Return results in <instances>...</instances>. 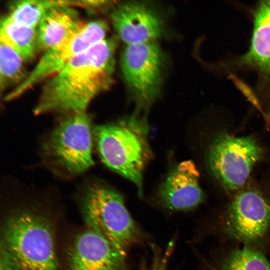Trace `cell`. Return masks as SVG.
Listing matches in <instances>:
<instances>
[{
  "mask_svg": "<svg viewBox=\"0 0 270 270\" xmlns=\"http://www.w3.org/2000/svg\"><path fill=\"white\" fill-rule=\"evenodd\" d=\"M112 24L126 45L154 42L162 33V24L156 14L138 2L117 5L111 13Z\"/></svg>",
  "mask_w": 270,
  "mask_h": 270,
  "instance_id": "cell-13",
  "label": "cell"
},
{
  "mask_svg": "<svg viewBox=\"0 0 270 270\" xmlns=\"http://www.w3.org/2000/svg\"><path fill=\"white\" fill-rule=\"evenodd\" d=\"M116 46L114 40L105 38L48 78L34 113L86 112L92 100L112 84Z\"/></svg>",
  "mask_w": 270,
  "mask_h": 270,
  "instance_id": "cell-1",
  "label": "cell"
},
{
  "mask_svg": "<svg viewBox=\"0 0 270 270\" xmlns=\"http://www.w3.org/2000/svg\"><path fill=\"white\" fill-rule=\"evenodd\" d=\"M174 243L171 242L168 245L165 252L158 250L156 246H152L153 255L148 264H144L142 270H168V261L173 248Z\"/></svg>",
  "mask_w": 270,
  "mask_h": 270,
  "instance_id": "cell-19",
  "label": "cell"
},
{
  "mask_svg": "<svg viewBox=\"0 0 270 270\" xmlns=\"http://www.w3.org/2000/svg\"><path fill=\"white\" fill-rule=\"evenodd\" d=\"M72 0H52L38 28V48L44 51L62 42L84 24Z\"/></svg>",
  "mask_w": 270,
  "mask_h": 270,
  "instance_id": "cell-14",
  "label": "cell"
},
{
  "mask_svg": "<svg viewBox=\"0 0 270 270\" xmlns=\"http://www.w3.org/2000/svg\"><path fill=\"white\" fill-rule=\"evenodd\" d=\"M162 60L155 42L126 45L122 53V76L138 110H148L160 92Z\"/></svg>",
  "mask_w": 270,
  "mask_h": 270,
  "instance_id": "cell-10",
  "label": "cell"
},
{
  "mask_svg": "<svg viewBox=\"0 0 270 270\" xmlns=\"http://www.w3.org/2000/svg\"><path fill=\"white\" fill-rule=\"evenodd\" d=\"M81 202L89 229L105 238L124 256L141 240V232L123 196L115 190L104 184H90L84 188Z\"/></svg>",
  "mask_w": 270,
  "mask_h": 270,
  "instance_id": "cell-4",
  "label": "cell"
},
{
  "mask_svg": "<svg viewBox=\"0 0 270 270\" xmlns=\"http://www.w3.org/2000/svg\"><path fill=\"white\" fill-rule=\"evenodd\" d=\"M21 57L12 48L0 44V86L4 90L12 85L17 86L26 78L28 74L23 65ZM14 87V88H15Z\"/></svg>",
  "mask_w": 270,
  "mask_h": 270,
  "instance_id": "cell-17",
  "label": "cell"
},
{
  "mask_svg": "<svg viewBox=\"0 0 270 270\" xmlns=\"http://www.w3.org/2000/svg\"><path fill=\"white\" fill-rule=\"evenodd\" d=\"M52 6V0H22L12 2L8 15L14 22L36 28L46 11Z\"/></svg>",
  "mask_w": 270,
  "mask_h": 270,
  "instance_id": "cell-18",
  "label": "cell"
},
{
  "mask_svg": "<svg viewBox=\"0 0 270 270\" xmlns=\"http://www.w3.org/2000/svg\"><path fill=\"white\" fill-rule=\"evenodd\" d=\"M222 65L253 76L254 84L246 96L256 108L258 97L270 98V0H261L256 5L248 50Z\"/></svg>",
  "mask_w": 270,
  "mask_h": 270,
  "instance_id": "cell-9",
  "label": "cell"
},
{
  "mask_svg": "<svg viewBox=\"0 0 270 270\" xmlns=\"http://www.w3.org/2000/svg\"><path fill=\"white\" fill-rule=\"evenodd\" d=\"M124 256L103 236L88 229L76 238L70 252V270H128Z\"/></svg>",
  "mask_w": 270,
  "mask_h": 270,
  "instance_id": "cell-12",
  "label": "cell"
},
{
  "mask_svg": "<svg viewBox=\"0 0 270 270\" xmlns=\"http://www.w3.org/2000/svg\"><path fill=\"white\" fill-rule=\"evenodd\" d=\"M0 270H18L4 251L1 254Z\"/></svg>",
  "mask_w": 270,
  "mask_h": 270,
  "instance_id": "cell-20",
  "label": "cell"
},
{
  "mask_svg": "<svg viewBox=\"0 0 270 270\" xmlns=\"http://www.w3.org/2000/svg\"><path fill=\"white\" fill-rule=\"evenodd\" d=\"M42 144L45 158L54 168L70 175L92 166V132L86 112L65 114Z\"/></svg>",
  "mask_w": 270,
  "mask_h": 270,
  "instance_id": "cell-5",
  "label": "cell"
},
{
  "mask_svg": "<svg viewBox=\"0 0 270 270\" xmlns=\"http://www.w3.org/2000/svg\"><path fill=\"white\" fill-rule=\"evenodd\" d=\"M262 150L252 136L236 137L222 134L216 138L208 151L210 170L228 190L240 188L247 181Z\"/></svg>",
  "mask_w": 270,
  "mask_h": 270,
  "instance_id": "cell-7",
  "label": "cell"
},
{
  "mask_svg": "<svg viewBox=\"0 0 270 270\" xmlns=\"http://www.w3.org/2000/svg\"><path fill=\"white\" fill-rule=\"evenodd\" d=\"M218 228L224 236L256 248L270 234V202L254 190L238 192L220 216Z\"/></svg>",
  "mask_w": 270,
  "mask_h": 270,
  "instance_id": "cell-6",
  "label": "cell"
},
{
  "mask_svg": "<svg viewBox=\"0 0 270 270\" xmlns=\"http://www.w3.org/2000/svg\"><path fill=\"white\" fill-rule=\"evenodd\" d=\"M200 173L194 162L183 161L168 174L160 185L158 198L160 205L171 211L192 210L204 200L198 182Z\"/></svg>",
  "mask_w": 270,
  "mask_h": 270,
  "instance_id": "cell-11",
  "label": "cell"
},
{
  "mask_svg": "<svg viewBox=\"0 0 270 270\" xmlns=\"http://www.w3.org/2000/svg\"><path fill=\"white\" fill-rule=\"evenodd\" d=\"M3 238L4 252L18 270H58L52 228L43 216L28 210L12 214Z\"/></svg>",
  "mask_w": 270,
  "mask_h": 270,
  "instance_id": "cell-3",
  "label": "cell"
},
{
  "mask_svg": "<svg viewBox=\"0 0 270 270\" xmlns=\"http://www.w3.org/2000/svg\"><path fill=\"white\" fill-rule=\"evenodd\" d=\"M0 40L24 62H29L34 58L38 48V29L18 24L7 16L1 20Z\"/></svg>",
  "mask_w": 270,
  "mask_h": 270,
  "instance_id": "cell-16",
  "label": "cell"
},
{
  "mask_svg": "<svg viewBox=\"0 0 270 270\" xmlns=\"http://www.w3.org/2000/svg\"><path fill=\"white\" fill-rule=\"evenodd\" d=\"M93 132L102 162L132 182L142 196L143 173L152 156L146 116L136 114L114 122L98 126Z\"/></svg>",
  "mask_w": 270,
  "mask_h": 270,
  "instance_id": "cell-2",
  "label": "cell"
},
{
  "mask_svg": "<svg viewBox=\"0 0 270 270\" xmlns=\"http://www.w3.org/2000/svg\"><path fill=\"white\" fill-rule=\"evenodd\" d=\"M208 270H270V262L257 248L243 244L222 253Z\"/></svg>",
  "mask_w": 270,
  "mask_h": 270,
  "instance_id": "cell-15",
  "label": "cell"
},
{
  "mask_svg": "<svg viewBox=\"0 0 270 270\" xmlns=\"http://www.w3.org/2000/svg\"><path fill=\"white\" fill-rule=\"evenodd\" d=\"M108 27L102 20H94L84 25L74 34L44 51L26 79L5 96L6 100L17 98L44 80L62 69L74 58L105 39Z\"/></svg>",
  "mask_w": 270,
  "mask_h": 270,
  "instance_id": "cell-8",
  "label": "cell"
}]
</instances>
